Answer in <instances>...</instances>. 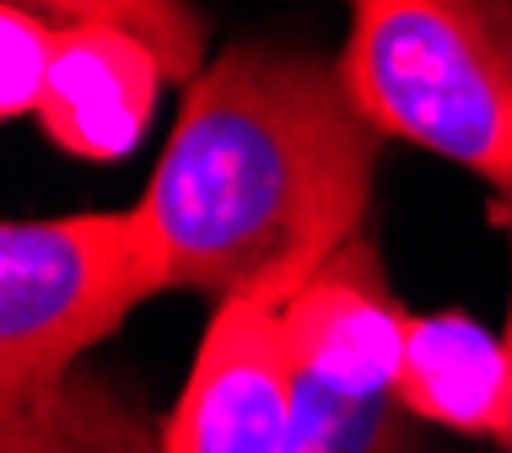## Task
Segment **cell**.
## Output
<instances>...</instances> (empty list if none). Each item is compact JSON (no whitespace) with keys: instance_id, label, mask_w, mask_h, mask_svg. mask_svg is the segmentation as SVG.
<instances>
[{"instance_id":"1","label":"cell","mask_w":512,"mask_h":453,"mask_svg":"<svg viewBox=\"0 0 512 453\" xmlns=\"http://www.w3.org/2000/svg\"><path fill=\"white\" fill-rule=\"evenodd\" d=\"M378 141L340 65L238 44L195 76L141 200L178 292L297 297L362 238Z\"/></svg>"},{"instance_id":"2","label":"cell","mask_w":512,"mask_h":453,"mask_svg":"<svg viewBox=\"0 0 512 453\" xmlns=\"http://www.w3.org/2000/svg\"><path fill=\"white\" fill-rule=\"evenodd\" d=\"M335 65L378 135L512 189V0H351Z\"/></svg>"},{"instance_id":"3","label":"cell","mask_w":512,"mask_h":453,"mask_svg":"<svg viewBox=\"0 0 512 453\" xmlns=\"http://www.w3.org/2000/svg\"><path fill=\"white\" fill-rule=\"evenodd\" d=\"M168 249L146 211H87L0 227V400L76 373V356L157 297Z\"/></svg>"},{"instance_id":"4","label":"cell","mask_w":512,"mask_h":453,"mask_svg":"<svg viewBox=\"0 0 512 453\" xmlns=\"http://www.w3.org/2000/svg\"><path fill=\"white\" fill-rule=\"evenodd\" d=\"M297 346V432L286 453H415L394 378L410 313L372 238H351L286 302Z\"/></svg>"},{"instance_id":"5","label":"cell","mask_w":512,"mask_h":453,"mask_svg":"<svg viewBox=\"0 0 512 453\" xmlns=\"http://www.w3.org/2000/svg\"><path fill=\"white\" fill-rule=\"evenodd\" d=\"M292 297H227L200 340L162 453H286L297 432Z\"/></svg>"},{"instance_id":"6","label":"cell","mask_w":512,"mask_h":453,"mask_svg":"<svg viewBox=\"0 0 512 453\" xmlns=\"http://www.w3.org/2000/svg\"><path fill=\"white\" fill-rule=\"evenodd\" d=\"M162 54L146 38L103 22H54V54L38 98V125L60 151L114 162L141 146L162 92Z\"/></svg>"},{"instance_id":"7","label":"cell","mask_w":512,"mask_h":453,"mask_svg":"<svg viewBox=\"0 0 512 453\" xmlns=\"http://www.w3.org/2000/svg\"><path fill=\"white\" fill-rule=\"evenodd\" d=\"M394 394L415 421L502 443L507 416H512L507 340H496L480 319L453 313V308L410 313Z\"/></svg>"},{"instance_id":"8","label":"cell","mask_w":512,"mask_h":453,"mask_svg":"<svg viewBox=\"0 0 512 453\" xmlns=\"http://www.w3.org/2000/svg\"><path fill=\"white\" fill-rule=\"evenodd\" d=\"M0 453H162L141 410L114 383L71 373L22 400H0Z\"/></svg>"},{"instance_id":"9","label":"cell","mask_w":512,"mask_h":453,"mask_svg":"<svg viewBox=\"0 0 512 453\" xmlns=\"http://www.w3.org/2000/svg\"><path fill=\"white\" fill-rule=\"evenodd\" d=\"M6 6H22L60 27H71V22L124 27V33L146 38L162 54L168 76H195L200 54H205V22L189 0H6Z\"/></svg>"},{"instance_id":"10","label":"cell","mask_w":512,"mask_h":453,"mask_svg":"<svg viewBox=\"0 0 512 453\" xmlns=\"http://www.w3.org/2000/svg\"><path fill=\"white\" fill-rule=\"evenodd\" d=\"M54 54V22L22 6H0V108L6 119L38 114Z\"/></svg>"},{"instance_id":"11","label":"cell","mask_w":512,"mask_h":453,"mask_svg":"<svg viewBox=\"0 0 512 453\" xmlns=\"http://www.w3.org/2000/svg\"><path fill=\"white\" fill-rule=\"evenodd\" d=\"M491 222L502 227V238H507V254H512V189H502V195L491 200ZM507 356H512V313H507ZM502 448L512 453V416H507V437H502Z\"/></svg>"}]
</instances>
